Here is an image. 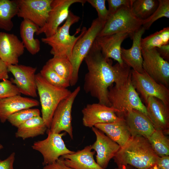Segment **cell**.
<instances>
[{
  "label": "cell",
  "mask_w": 169,
  "mask_h": 169,
  "mask_svg": "<svg viewBox=\"0 0 169 169\" xmlns=\"http://www.w3.org/2000/svg\"><path fill=\"white\" fill-rule=\"evenodd\" d=\"M147 115L155 130L169 134V109L159 99L149 97L145 103Z\"/></svg>",
  "instance_id": "obj_18"
},
{
  "label": "cell",
  "mask_w": 169,
  "mask_h": 169,
  "mask_svg": "<svg viewBox=\"0 0 169 169\" xmlns=\"http://www.w3.org/2000/svg\"><path fill=\"white\" fill-rule=\"evenodd\" d=\"M84 126L92 128L98 124L110 123L119 120L117 110L99 103L88 104L82 110Z\"/></svg>",
  "instance_id": "obj_15"
},
{
  "label": "cell",
  "mask_w": 169,
  "mask_h": 169,
  "mask_svg": "<svg viewBox=\"0 0 169 169\" xmlns=\"http://www.w3.org/2000/svg\"><path fill=\"white\" fill-rule=\"evenodd\" d=\"M47 132L48 136L46 138L34 142L32 146L33 150L42 155L44 166L55 162L64 155L74 152L67 148L63 139L66 132L53 133L48 129Z\"/></svg>",
  "instance_id": "obj_8"
},
{
  "label": "cell",
  "mask_w": 169,
  "mask_h": 169,
  "mask_svg": "<svg viewBox=\"0 0 169 169\" xmlns=\"http://www.w3.org/2000/svg\"><path fill=\"white\" fill-rule=\"evenodd\" d=\"M145 29L142 27L134 34L131 47L128 49L121 47V58L123 62L128 67L138 72H144L142 67L143 58L141 47L142 37Z\"/></svg>",
  "instance_id": "obj_21"
},
{
  "label": "cell",
  "mask_w": 169,
  "mask_h": 169,
  "mask_svg": "<svg viewBox=\"0 0 169 169\" xmlns=\"http://www.w3.org/2000/svg\"><path fill=\"white\" fill-rule=\"evenodd\" d=\"M131 80L138 94L146 103L150 97H156L169 105V90L151 78L145 71L140 73L131 69Z\"/></svg>",
  "instance_id": "obj_9"
},
{
  "label": "cell",
  "mask_w": 169,
  "mask_h": 169,
  "mask_svg": "<svg viewBox=\"0 0 169 169\" xmlns=\"http://www.w3.org/2000/svg\"><path fill=\"white\" fill-rule=\"evenodd\" d=\"M8 70L7 64L0 58V80L8 79Z\"/></svg>",
  "instance_id": "obj_41"
},
{
  "label": "cell",
  "mask_w": 169,
  "mask_h": 169,
  "mask_svg": "<svg viewBox=\"0 0 169 169\" xmlns=\"http://www.w3.org/2000/svg\"><path fill=\"white\" fill-rule=\"evenodd\" d=\"M17 87L8 79L0 82V99L20 95Z\"/></svg>",
  "instance_id": "obj_35"
},
{
  "label": "cell",
  "mask_w": 169,
  "mask_h": 169,
  "mask_svg": "<svg viewBox=\"0 0 169 169\" xmlns=\"http://www.w3.org/2000/svg\"><path fill=\"white\" fill-rule=\"evenodd\" d=\"M91 145L72 154L62 157L66 165L74 169H104L100 166L94 159L95 151H92Z\"/></svg>",
  "instance_id": "obj_23"
},
{
  "label": "cell",
  "mask_w": 169,
  "mask_h": 169,
  "mask_svg": "<svg viewBox=\"0 0 169 169\" xmlns=\"http://www.w3.org/2000/svg\"><path fill=\"white\" fill-rule=\"evenodd\" d=\"M159 157L148 139L137 135L132 136L113 158L117 166L129 165L136 169H147L156 164Z\"/></svg>",
  "instance_id": "obj_2"
},
{
  "label": "cell",
  "mask_w": 169,
  "mask_h": 169,
  "mask_svg": "<svg viewBox=\"0 0 169 169\" xmlns=\"http://www.w3.org/2000/svg\"><path fill=\"white\" fill-rule=\"evenodd\" d=\"M39 28L27 19H23L20 27V37L25 48L33 55L36 54L40 50L39 40L34 38V34Z\"/></svg>",
  "instance_id": "obj_25"
},
{
  "label": "cell",
  "mask_w": 169,
  "mask_h": 169,
  "mask_svg": "<svg viewBox=\"0 0 169 169\" xmlns=\"http://www.w3.org/2000/svg\"><path fill=\"white\" fill-rule=\"evenodd\" d=\"M96 140L91 146L96 153V162L101 168L105 169L110 160L114 158L120 148L115 142L104 133L94 126L91 128Z\"/></svg>",
  "instance_id": "obj_16"
},
{
  "label": "cell",
  "mask_w": 169,
  "mask_h": 169,
  "mask_svg": "<svg viewBox=\"0 0 169 169\" xmlns=\"http://www.w3.org/2000/svg\"><path fill=\"white\" fill-rule=\"evenodd\" d=\"M39 110L36 108L24 109L11 115L7 120L13 126L18 128L21 125L28 120L40 116Z\"/></svg>",
  "instance_id": "obj_32"
},
{
  "label": "cell",
  "mask_w": 169,
  "mask_h": 169,
  "mask_svg": "<svg viewBox=\"0 0 169 169\" xmlns=\"http://www.w3.org/2000/svg\"><path fill=\"white\" fill-rule=\"evenodd\" d=\"M42 169H74L64 163L63 158L60 157L55 162L44 166Z\"/></svg>",
  "instance_id": "obj_39"
},
{
  "label": "cell",
  "mask_w": 169,
  "mask_h": 169,
  "mask_svg": "<svg viewBox=\"0 0 169 169\" xmlns=\"http://www.w3.org/2000/svg\"><path fill=\"white\" fill-rule=\"evenodd\" d=\"M52 0H16L17 16L31 21L39 28L46 24Z\"/></svg>",
  "instance_id": "obj_12"
},
{
  "label": "cell",
  "mask_w": 169,
  "mask_h": 169,
  "mask_svg": "<svg viewBox=\"0 0 169 169\" xmlns=\"http://www.w3.org/2000/svg\"><path fill=\"white\" fill-rule=\"evenodd\" d=\"M86 1L84 0H52L46 23L43 27L39 28L36 34L39 35L44 33L45 37L52 36L56 33L59 25L67 18L70 6L75 3L83 4Z\"/></svg>",
  "instance_id": "obj_13"
},
{
  "label": "cell",
  "mask_w": 169,
  "mask_h": 169,
  "mask_svg": "<svg viewBox=\"0 0 169 169\" xmlns=\"http://www.w3.org/2000/svg\"><path fill=\"white\" fill-rule=\"evenodd\" d=\"M7 64L8 71L14 77L10 81L16 84L21 94L37 97L35 79L37 68L22 64Z\"/></svg>",
  "instance_id": "obj_14"
},
{
  "label": "cell",
  "mask_w": 169,
  "mask_h": 169,
  "mask_svg": "<svg viewBox=\"0 0 169 169\" xmlns=\"http://www.w3.org/2000/svg\"><path fill=\"white\" fill-rule=\"evenodd\" d=\"M158 4V0H135L131 8L137 18L145 20L153 13Z\"/></svg>",
  "instance_id": "obj_31"
},
{
  "label": "cell",
  "mask_w": 169,
  "mask_h": 169,
  "mask_svg": "<svg viewBox=\"0 0 169 169\" xmlns=\"http://www.w3.org/2000/svg\"><path fill=\"white\" fill-rule=\"evenodd\" d=\"M105 23L98 18L94 19L91 26L77 41L72 54L71 62L73 71L70 85H75L78 82L81 64L89 52L96 38L102 29Z\"/></svg>",
  "instance_id": "obj_7"
},
{
  "label": "cell",
  "mask_w": 169,
  "mask_h": 169,
  "mask_svg": "<svg viewBox=\"0 0 169 169\" xmlns=\"http://www.w3.org/2000/svg\"><path fill=\"white\" fill-rule=\"evenodd\" d=\"M163 132L155 130L147 139L151 148L159 157L169 156V139Z\"/></svg>",
  "instance_id": "obj_30"
},
{
  "label": "cell",
  "mask_w": 169,
  "mask_h": 169,
  "mask_svg": "<svg viewBox=\"0 0 169 169\" xmlns=\"http://www.w3.org/2000/svg\"><path fill=\"white\" fill-rule=\"evenodd\" d=\"M108 98L111 106L118 110V116L135 109L148 116L146 106L132 84L131 73L123 82L109 88Z\"/></svg>",
  "instance_id": "obj_4"
},
{
  "label": "cell",
  "mask_w": 169,
  "mask_h": 169,
  "mask_svg": "<svg viewBox=\"0 0 169 169\" xmlns=\"http://www.w3.org/2000/svg\"><path fill=\"white\" fill-rule=\"evenodd\" d=\"M157 51L164 59L167 61L169 59V44L163 45L156 48Z\"/></svg>",
  "instance_id": "obj_42"
},
{
  "label": "cell",
  "mask_w": 169,
  "mask_h": 169,
  "mask_svg": "<svg viewBox=\"0 0 169 169\" xmlns=\"http://www.w3.org/2000/svg\"><path fill=\"white\" fill-rule=\"evenodd\" d=\"M96 10L98 18L105 23L109 17V13L105 6V0H87V1Z\"/></svg>",
  "instance_id": "obj_36"
},
{
  "label": "cell",
  "mask_w": 169,
  "mask_h": 169,
  "mask_svg": "<svg viewBox=\"0 0 169 169\" xmlns=\"http://www.w3.org/2000/svg\"><path fill=\"white\" fill-rule=\"evenodd\" d=\"M18 12L16 0H0V29L11 30L13 27L12 19Z\"/></svg>",
  "instance_id": "obj_27"
},
{
  "label": "cell",
  "mask_w": 169,
  "mask_h": 169,
  "mask_svg": "<svg viewBox=\"0 0 169 169\" xmlns=\"http://www.w3.org/2000/svg\"><path fill=\"white\" fill-rule=\"evenodd\" d=\"M131 8L122 7L110 15L98 36L117 33H127L131 39L142 27L144 20L137 18Z\"/></svg>",
  "instance_id": "obj_6"
},
{
  "label": "cell",
  "mask_w": 169,
  "mask_h": 169,
  "mask_svg": "<svg viewBox=\"0 0 169 169\" xmlns=\"http://www.w3.org/2000/svg\"><path fill=\"white\" fill-rule=\"evenodd\" d=\"M48 128L42 117L39 116L26 121L18 128L15 133L17 138L25 140L43 135Z\"/></svg>",
  "instance_id": "obj_26"
},
{
  "label": "cell",
  "mask_w": 169,
  "mask_h": 169,
  "mask_svg": "<svg viewBox=\"0 0 169 169\" xmlns=\"http://www.w3.org/2000/svg\"><path fill=\"white\" fill-rule=\"evenodd\" d=\"M147 169H159L157 166L156 164H155Z\"/></svg>",
  "instance_id": "obj_44"
},
{
  "label": "cell",
  "mask_w": 169,
  "mask_h": 169,
  "mask_svg": "<svg viewBox=\"0 0 169 169\" xmlns=\"http://www.w3.org/2000/svg\"><path fill=\"white\" fill-rule=\"evenodd\" d=\"M80 90V87L78 86L59 104L53 114L50 128L48 129L50 131L58 133L64 131L71 139H73L72 109L74 101Z\"/></svg>",
  "instance_id": "obj_10"
},
{
  "label": "cell",
  "mask_w": 169,
  "mask_h": 169,
  "mask_svg": "<svg viewBox=\"0 0 169 169\" xmlns=\"http://www.w3.org/2000/svg\"><path fill=\"white\" fill-rule=\"evenodd\" d=\"M135 0H108L109 16L120 8L126 7L131 8Z\"/></svg>",
  "instance_id": "obj_37"
},
{
  "label": "cell",
  "mask_w": 169,
  "mask_h": 169,
  "mask_svg": "<svg viewBox=\"0 0 169 169\" xmlns=\"http://www.w3.org/2000/svg\"><path fill=\"white\" fill-rule=\"evenodd\" d=\"M114 122L99 124L95 127L104 133L107 136L122 147L131 138V135L125 121L122 116Z\"/></svg>",
  "instance_id": "obj_24"
},
{
  "label": "cell",
  "mask_w": 169,
  "mask_h": 169,
  "mask_svg": "<svg viewBox=\"0 0 169 169\" xmlns=\"http://www.w3.org/2000/svg\"><path fill=\"white\" fill-rule=\"evenodd\" d=\"M3 148V146L1 144H0V151L2 150Z\"/></svg>",
  "instance_id": "obj_45"
},
{
  "label": "cell",
  "mask_w": 169,
  "mask_h": 169,
  "mask_svg": "<svg viewBox=\"0 0 169 169\" xmlns=\"http://www.w3.org/2000/svg\"><path fill=\"white\" fill-rule=\"evenodd\" d=\"M115 169H136L133 167L129 165H123L118 166Z\"/></svg>",
  "instance_id": "obj_43"
},
{
  "label": "cell",
  "mask_w": 169,
  "mask_h": 169,
  "mask_svg": "<svg viewBox=\"0 0 169 169\" xmlns=\"http://www.w3.org/2000/svg\"><path fill=\"white\" fill-rule=\"evenodd\" d=\"M35 99L17 95L0 99V121L4 123L9 116L20 110L39 105Z\"/></svg>",
  "instance_id": "obj_22"
},
{
  "label": "cell",
  "mask_w": 169,
  "mask_h": 169,
  "mask_svg": "<svg viewBox=\"0 0 169 169\" xmlns=\"http://www.w3.org/2000/svg\"><path fill=\"white\" fill-rule=\"evenodd\" d=\"M39 73L46 80L54 86L65 88L70 86L69 81L59 76L47 64L43 66Z\"/></svg>",
  "instance_id": "obj_33"
},
{
  "label": "cell",
  "mask_w": 169,
  "mask_h": 169,
  "mask_svg": "<svg viewBox=\"0 0 169 169\" xmlns=\"http://www.w3.org/2000/svg\"><path fill=\"white\" fill-rule=\"evenodd\" d=\"M35 79L41 106V117L47 128L49 129L53 114L57 106L72 92L67 88L52 85L40 73L36 74Z\"/></svg>",
  "instance_id": "obj_5"
},
{
  "label": "cell",
  "mask_w": 169,
  "mask_h": 169,
  "mask_svg": "<svg viewBox=\"0 0 169 169\" xmlns=\"http://www.w3.org/2000/svg\"><path fill=\"white\" fill-rule=\"evenodd\" d=\"M25 47L21 40L13 33L0 32V58L7 64H18L19 58Z\"/></svg>",
  "instance_id": "obj_17"
},
{
  "label": "cell",
  "mask_w": 169,
  "mask_h": 169,
  "mask_svg": "<svg viewBox=\"0 0 169 169\" xmlns=\"http://www.w3.org/2000/svg\"><path fill=\"white\" fill-rule=\"evenodd\" d=\"M46 64L59 76L70 82L73 69L70 61L68 58L53 57L49 59Z\"/></svg>",
  "instance_id": "obj_29"
},
{
  "label": "cell",
  "mask_w": 169,
  "mask_h": 169,
  "mask_svg": "<svg viewBox=\"0 0 169 169\" xmlns=\"http://www.w3.org/2000/svg\"><path fill=\"white\" fill-rule=\"evenodd\" d=\"M79 19V17L70 11L64 24L59 27L54 35L41 38L42 42L51 47L50 52L53 57H66L71 61L74 47L87 29L86 27H83L80 33L77 37H75V35L80 31L78 29L73 35H70L69 30L71 26L78 22Z\"/></svg>",
  "instance_id": "obj_3"
},
{
  "label": "cell",
  "mask_w": 169,
  "mask_h": 169,
  "mask_svg": "<svg viewBox=\"0 0 169 169\" xmlns=\"http://www.w3.org/2000/svg\"><path fill=\"white\" fill-rule=\"evenodd\" d=\"M129 35L127 33H117L103 36H97L95 42L106 58L112 59L120 65L124 63L121 56V45Z\"/></svg>",
  "instance_id": "obj_20"
},
{
  "label": "cell",
  "mask_w": 169,
  "mask_h": 169,
  "mask_svg": "<svg viewBox=\"0 0 169 169\" xmlns=\"http://www.w3.org/2000/svg\"><path fill=\"white\" fill-rule=\"evenodd\" d=\"M158 7L153 13L148 18L144 20L142 27L146 30L149 29L152 24L162 18H169V0H158Z\"/></svg>",
  "instance_id": "obj_34"
},
{
  "label": "cell",
  "mask_w": 169,
  "mask_h": 169,
  "mask_svg": "<svg viewBox=\"0 0 169 169\" xmlns=\"http://www.w3.org/2000/svg\"><path fill=\"white\" fill-rule=\"evenodd\" d=\"M15 156V154L13 152L6 159L3 160H0V169H14Z\"/></svg>",
  "instance_id": "obj_38"
},
{
  "label": "cell",
  "mask_w": 169,
  "mask_h": 169,
  "mask_svg": "<svg viewBox=\"0 0 169 169\" xmlns=\"http://www.w3.org/2000/svg\"><path fill=\"white\" fill-rule=\"evenodd\" d=\"M84 60L88 70L84 78V91L99 103L111 106L109 88L114 83L118 84L126 79L131 73L130 68L125 64L112 65L111 59L104 56L95 40Z\"/></svg>",
  "instance_id": "obj_1"
},
{
  "label": "cell",
  "mask_w": 169,
  "mask_h": 169,
  "mask_svg": "<svg viewBox=\"0 0 169 169\" xmlns=\"http://www.w3.org/2000/svg\"><path fill=\"white\" fill-rule=\"evenodd\" d=\"M143 70L158 83L168 88L169 63L162 57L156 48L141 50Z\"/></svg>",
  "instance_id": "obj_11"
},
{
  "label": "cell",
  "mask_w": 169,
  "mask_h": 169,
  "mask_svg": "<svg viewBox=\"0 0 169 169\" xmlns=\"http://www.w3.org/2000/svg\"><path fill=\"white\" fill-rule=\"evenodd\" d=\"M156 165L160 169H169V156L159 157Z\"/></svg>",
  "instance_id": "obj_40"
},
{
  "label": "cell",
  "mask_w": 169,
  "mask_h": 169,
  "mask_svg": "<svg viewBox=\"0 0 169 169\" xmlns=\"http://www.w3.org/2000/svg\"><path fill=\"white\" fill-rule=\"evenodd\" d=\"M131 136H140L148 139L155 129L149 117L135 109L128 111L123 115Z\"/></svg>",
  "instance_id": "obj_19"
},
{
  "label": "cell",
  "mask_w": 169,
  "mask_h": 169,
  "mask_svg": "<svg viewBox=\"0 0 169 169\" xmlns=\"http://www.w3.org/2000/svg\"><path fill=\"white\" fill-rule=\"evenodd\" d=\"M169 27L162 29L142 38L141 41V50L151 49L169 44Z\"/></svg>",
  "instance_id": "obj_28"
}]
</instances>
